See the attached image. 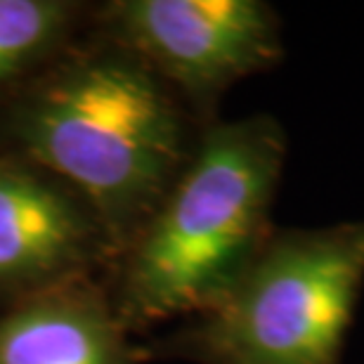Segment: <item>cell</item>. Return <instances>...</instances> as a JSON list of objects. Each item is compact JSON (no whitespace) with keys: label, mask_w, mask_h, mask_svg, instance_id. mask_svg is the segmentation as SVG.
Instances as JSON below:
<instances>
[{"label":"cell","mask_w":364,"mask_h":364,"mask_svg":"<svg viewBox=\"0 0 364 364\" xmlns=\"http://www.w3.org/2000/svg\"><path fill=\"white\" fill-rule=\"evenodd\" d=\"M92 26L130 50L201 126L232 85L284 55L279 17L263 0H107Z\"/></svg>","instance_id":"277c9868"},{"label":"cell","mask_w":364,"mask_h":364,"mask_svg":"<svg viewBox=\"0 0 364 364\" xmlns=\"http://www.w3.org/2000/svg\"><path fill=\"white\" fill-rule=\"evenodd\" d=\"M287 135L267 114L213 121L105 284L130 336L213 310L272 237Z\"/></svg>","instance_id":"7a4b0ae2"},{"label":"cell","mask_w":364,"mask_h":364,"mask_svg":"<svg viewBox=\"0 0 364 364\" xmlns=\"http://www.w3.org/2000/svg\"><path fill=\"white\" fill-rule=\"evenodd\" d=\"M0 364H140L109 298L85 277L0 310Z\"/></svg>","instance_id":"8992f818"},{"label":"cell","mask_w":364,"mask_h":364,"mask_svg":"<svg viewBox=\"0 0 364 364\" xmlns=\"http://www.w3.org/2000/svg\"><path fill=\"white\" fill-rule=\"evenodd\" d=\"M201 123L137 57L90 26L0 97V147L71 185L114 260L192 156Z\"/></svg>","instance_id":"6da1fadb"},{"label":"cell","mask_w":364,"mask_h":364,"mask_svg":"<svg viewBox=\"0 0 364 364\" xmlns=\"http://www.w3.org/2000/svg\"><path fill=\"white\" fill-rule=\"evenodd\" d=\"M114 244L95 208L43 166L0 147V310L105 277Z\"/></svg>","instance_id":"5b68a950"},{"label":"cell","mask_w":364,"mask_h":364,"mask_svg":"<svg viewBox=\"0 0 364 364\" xmlns=\"http://www.w3.org/2000/svg\"><path fill=\"white\" fill-rule=\"evenodd\" d=\"M83 0H0V97L90 26Z\"/></svg>","instance_id":"52a82bcc"},{"label":"cell","mask_w":364,"mask_h":364,"mask_svg":"<svg viewBox=\"0 0 364 364\" xmlns=\"http://www.w3.org/2000/svg\"><path fill=\"white\" fill-rule=\"evenodd\" d=\"M364 287V218L272 232L235 289L137 360L192 364H341Z\"/></svg>","instance_id":"3957f363"}]
</instances>
